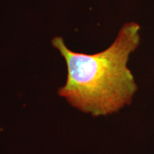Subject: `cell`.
<instances>
[{
	"label": "cell",
	"instance_id": "6da1fadb",
	"mask_svg": "<svg viewBox=\"0 0 154 154\" xmlns=\"http://www.w3.org/2000/svg\"><path fill=\"white\" fill-rule=\"evenodd\" d=\"M140 40V26L135 22L124 23L110 46L93 54L76 52L62 36L54 37L51 45L67 67L66 84L58 94L73 107L95 117L111 115L131 105L138 85L128 63Z\"/></svg>",
	"mask_w": 154,
	"mask_h": 154
}]
</instances>
